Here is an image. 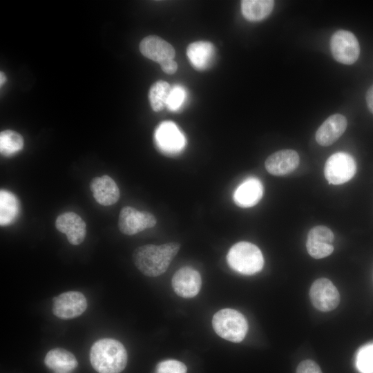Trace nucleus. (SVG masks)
Here are the masks:
<instances>
[{"instance_id":"nucleus-1","label":"nucleus","mask_w":373,"mask_h":373,"mask_svg":"<svg viewBox=\"0 0 373 373\" xmlns=\"http://www.w3.org/2000/svg\"><path fill=\"white\" fill-rule=\"evenodd\" d=\"M180 249V245L174 242L160 245H145L134 250L133 260L143 274L156 277L166 271Z\"/></svg>"},{"instance_id":"nucleus-2","label":"nucleus","mask_w":373,"mask_h":373,"mask_svg":"<svg viewBox=\"0 0 373 373\" xmlns=\"http://www.w3.org/2000/svg\"><path fill=\"white\" fill-rule=\"evenodd\" d=\"M90 361L98 373H119L126 365L127 352L119 341L102 338L92 345Z\"/></svg>"},{"instance_id":"nucleus-3","label":"nucleus","mask_w":373,"mask_h":373,"mask_svg":"<svg viewBox=\"0 0 373 373\" xmlns=\"http://www.w3.org/2000/svg\"><path fill=\"white\" fill-rule=\"evenodd\" d=\"M229 267L245 275H252L260 271L264 266V258L260 249L249 242H239L233 245L227 255Z\"/></svg>"},{"instance_id":"nucleus-4","label":"nucleus","mask_w":373,"mask_h":373,"mask_svg":"<svg viewBox=\"0 0 373 373\" xmlns=\"http://www.w3.org/2000/svg\"><path fill=\"white\" fill-rule=\"evenodd\" d=\"M212 325L219 336L233 343L241 342L248 331V323L243 314L230 308L217 312L213 316Z\"/></svg>"},{"instance_id":"nucleus-5","label":"nucleus","mask_w":373,"mask_h":373,"mask_svg":"<svg viewBox=\"0 0 373 373\" xmlns=\"http://www.w3.org/2000/svg\"><path fill=\"white\" fill-rule=\"evenodd\" d=\"M356 171L354 159L345 152L332 155L326 161L324 173L329 184H341L350 180Z\"/></svg>"},{"instance_id":"nucleus-6","label":"nucleus","mask_w":373,"mask_h":373,"mask_svg":"<svg viewBox=\"0 0 373 373\" xmlns=\"http://www.w3.org/2000/svg\"><path fill=\"white\" fill-rule=\"evenodd\" d=\"M330 49L334 59L343 64H352L360 54V46L355 35L345 30L334 32L330 39Z\"/></svg>"},{"instance_id":"nucleus-7","label":"nucleus","mask_w":373,"mask_h":373,"mask_svg":"<svg viewBox=\"0 0 373 373\" xmlns=\"http://www.w3.org/2000/svg\"><path fill=\"white\" fill-rule=\"evenodd\" d=\"M156 223V218L151 213L138 211L130 206L124 207L119 214V229L122 233L128 236L152 228Z\"/></svg>"},{"instance_id":"nucleus-8","label":"nucleus","mask_w":373,"mask_h":373,"mask_svg":"<svg viewBox=\"0 0 373 373\" xmlns=\"http://www.w3.org/2000/svg\"><path fill=\"white\" fill-rule=\"evenodd\" d=\"M309 294L313 306L323 312L334 309L340 303L338 289L330 280L325 278L316 280L311 285Z\"/></svg>"},{"instance_id":"nucleus-9","label":"nucleus","mask_w":373,"mask_h":373,"mask_svg":"<svg viewBox=\"0 0 373 373\" xmlns=\"http://www.w3.org/2000/svg\"><path fill=\"white\" fill-rule=\"evenodd\" d=\"M154 140L158 149L168 155L180 153L186 145V139L172 122H163L155 129Z\"/></svg>"},{"instance_id":"nucleus-10","label":"nucleus","mask_w":373,"mask_h":373,"mask_svg":"<svg viewBox=\"0 0 373 373\" xmlns=\"http://www.w3.org/2000/svg\"><path fill=\"white\" fill-rule=\"evenodd\" d=\"M86 308V298L79 291H66L53 298L52 312L61 319L79 316Z\"/></svg>"},{"instance_id":"nucleus-11","label":"nucleus","mask_w":373,"mask_h":373,"mask_svg":"<svg viewBox=\"0 0 373 373\" xmlns=\"http://www.w3.org/2000/svg\"><path fill=\"white\" fill-rule=\"evenodd\" d=\"M334 233L328 227L323 225L313 227L308 233L306 242L308 254L316 259L329 256L334 251Z\"/></svg>"},{"instance_id":"nucleus-12","label":"nucleus","mask_w":373,"mask_h":373,"mask_svg":"<svg viewBox=\"0 0 373 373\" xmlns=\"http://www.w3.org/2000/svg\"><path fill=\"white\" fill-rule=\"evenodd\" d=\"M175 293L184 298L195 296L200 290L202 279L199 272L191 267L179 269L171 280Z\"/></svg>"},{"instance_id":"nucleus-13","label":"nucleus","mask_w":373,"mask_h":373,"mask_svg":"<svg viewBox=\"0 0 373 373\" xmlns=\"http://www.w3.org/2000/svg\"><path fill=\"white\" fill-rule=\"evenodd\" d=\"M55 227L59 232L66 234L71 245H80L86 238V222L75 212H65L58 216Z\"/></svg>"},{"instance_id":"nucleus-14","label":"nucleus","mask_w":373,"mask_h":373,"mask_svg":"<svg viewBox=\"0 0 373 373\" xmlns=\"http://www.w3.org/2000/svg\"><path fill=\"white\" fill-rule=\"evenodd\" d=\"M299 164V155L294 150L285 149L269 155L265 162L267 171L274 175L281 176L294 171Z\"/></svg>"},{"instance_id":"nucleus-15","label":"nucleus","mask_w":373,"mask_h":373,"mask_svg":"<svg viewBox=\"0 0 373 373\" xmlns=\"http://www.w3.org/2000/svg\"><path fill=\"white\" fill-rule=\"evenodd\" d=\"M140 50L144 57L158 64L167 59H173L175 56L173 46L155 35L144 37L140 44Z\"/></svg>"},{"instance_id":"nucleus-16","label":"nucleus","mask_w":373,"mask_h":373,"mask_svg":"<svg viewBox=\"0 0 373 373\" xmlns=\"http://www.w3.org/2000/svg\"><path fill=\"white\" fill-rule=\"evenodd\" d=\"M90 189L95 201L103 206L113 205L119 198V189L116 182L107 175L93 178Z\"/></svg>"},{"instance_id":"nucleus-17","label":"nucleus","mask_w":373,"mask_h":373,"mask_svg":"<svg viewBox=\"0 0 373 373\" xmlns=\"http://www.w3.org/2000/svg\"><path fill=\"white\" fill-rule=\"evenodd\" d=\"M347 122L346 117L341 114L329 116L320 126L316 133L318 144L327 146L334 143L345 132Z\"/></svg>"},{"instance_id":"nucleus-18","label":"nucleus","mask_w":373,"mask_h":373,"mask_svg":"<svg viewBox=\"0 0 373 373\" xmlns=\"http://www.w3.org/2000/svg\"><path fill=\"white\" fill-rule=\"evenodd\" d=\"M263 191L260 180L254 177L249 178L236 188L233 194L234 202L240 207H251L260 200Z\"/></svg>"},{"instance_id":"nucleus-19","label":"nucleus","mask_w":373,"mask_h":373,"mask_svg":"<svg viewBox=\"0 0 373 373\" xmlns=\"http://www.w3.org/2000/svg\"><path fill=\"white\" fill-rule=\"evenodd\" d=\"M44 363L53 373H72L78 365L75 356L62 348L50 350L45 356Z\"/></svg>"},{"instance_id":"nucleus-20","label":"nucleus","mask_w":373,"mask_h":373,"mask_svg":"<svg viewBox=\"0 0 373 373\" xmlns=\"http://www.w3.org/2000/svg\"><path fill=\"white\" fill-rule=\"evenodd\" d=\"M214 54V46L209 41H195L190 44L186 48L187 57L197 70L207 69L211 64Z\"/></svg>"},{"instance_id":"nucleus-21","label":"nucleus","mask_w":373,"mask_h":373,"mask_svg":"<svg viewBox=\"0 0 373 373\" xmlns=\"http://www.w3.org/2000/svg\"><path fill=\"white\" fill-rule=\"evenodd\" d=\"M20 212V203L15 194L10 191H0V224L5 227L13 223Z\"/></svg>"},{"instance_id":"nucleus-22","label":"nucleus","mask_w":373,"mask_h":373,"mask_svg":"<svg viewBox=\"0 0 373 373\" xmlns=\"http://www.w3.org/2000/svg\"><path fill=\"white\" fill-rule=\"evenodd\" d=\"M274 6L272 0H243L241 1V11L247 20L259 21L270 15Z\"/></svg>"},{"instance_id":"nucleus-23","label":"nucleus","mask_w":373,"mask_h":373,"mask_svg":"<svg viewBox=\"0 0 373 373\" xmlns=\"http://www.w3.org/2000/svg\"><path fill=\"white\" fill-rule=\"evenodd\" d=\"M171 90L170 84L163 80H159L151 86L149 99L154 111L158 112L166 107Z\"/></svg>"},{"instance_id":"nucleus-24","label":"nucleus","mask_w":373,"mask_h":373,"mask_svg":"<svg viewBox=\"0 0 373 373\" xmlns=\"http://www.w3.org/2000/svg\"><path fill=\"white\" fill-rule=\"evenodd\" d=\"M23 138L21 134L12 131L5 130L0 133V152L3 156L11 157L23 148Z\"/></svg>"},{"instance_id":"nucleus-25","label":"nucleus","mask_w":373,"mask_h":373,"mask_svg":"<svg viewBox=\"0 0 373 373\" xmlns=\"http://www.w3.org/2000/svg\"><path fill=\"white\" fill-rule=\"evenodd\" d=\"M356 366L361 373H373V343L362 347L356 356Z\"/></svg>"},{"instance_id":"nucleus-26","label":"nucleus","mask_w":373,"mask_h":373,"mask_svg":"<svg viewBox=\"0 0 373 373\" xmlns=\"http://www.w3.org/2000/svg\"><path fill=\"white\" fill-rule=\"evenodd\" d=\"M186 365L177 360L169 359L159 363L155 373H186Z\"/></svg>"},{"instance_id":"nucleus-27","label":"nucleus","mask_w":373,"mask_h":373,"mask_svg":"<svg viewBox=\"0 0 373 373\" xmlns=\"http://www.w3.org/2000/svg\"><path fill=\"white\" fill-rule=\"evenodd\" d=\"M186 99V91L180 86H175L171 88L166 107L172 111L180 108Z\"/></svg>"},{"instance_id":"nucleus-28","label":"nucleus","mask_w":373,"mask_h":373,"mask_svg":"<svg viewBox=\"0 0 373 373\" xmlns=\"http://www.w3.org/2000/svg\"><path fill=\"white\" fill-rule=\"evenodd\" d=\"M296 373H322V371L316 362L307 359L298 364Z\"/></svg>"},{"instance_id":"nucleus-29","label":"nucleus","mask_w":373,"mask_h":373,"mask_svg":"<svg viewBox=\"0 0 373 373\" xmlns=\"http://www.w3.org/2000/svg\"><path fill=\"white\" fill-rule=\"evenodd\" d=\"M162 70L166 74H174L178 69V64L174 59H167L160 64Z\"/></svg>"},{"instance_id":"nucleus-30","label":"nucleus","mask_w":373,"mask_h":373,"mask_svg":"<svg viewBox=\"0 0 373 373\" xmlns=\"http://www.w3.org/2000/svg\"><path fill=\"white\" fill-rule=\"evenodd\" d=\"M365 98L367 107L373 114V85L367 90Z\"/></svg>"},{"instance_id":"nucleus-31","label":"nucleus","mask_w":373,"mask_h":373,"mask_svg":"<svg viewBox=\"0 0 373 373\" xmlns=\"http://www.w3.org/2000/svg\"><path fill=\"white\" fill-rule=\"evenodd\" d=\"M6 80V75H5L4 73L1 72V73H0V84H1V86L4 84Z\"/></svg>"}]
</instances>
